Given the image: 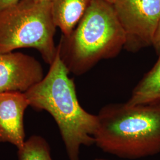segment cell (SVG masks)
<instances>
[{
  "label": "cell",
  "mask_w": 160,
  "mask_h": 160,
  "mask_svg": "<svg viewBox=\"0 0 160 160\" xmlns=\"http://www.w3.org/2000/svg\"><path fill=\"white\" fill-rule=\"evenodd\" d=\"M48 74L24 92L30 106L45 110L54 119L60 132L69 160H80L82 146L94 145L98 127L97 115L87 112L81 106L74 80L57 53Z\"/></svg>",
  "instance_id": "cell-1"
},
{
  "label": "cell",
  "mask_w": 160,
  "mask_h": 160,
  "mask_svg": "<svg viewBox=\"0 0 160 160\" xmlns=\"http://www.w3.org/2000/svg\"><path fill=\"white\" fill-rule=\"evenodd\" d=\"M97 115L94 145L103 152L130 160L160 152V103L110 104Z\"/></svg>",
  "instance_id": "cell-2"
},
{
  "label": "cell",
  "mask_w": 160,
  "mask_h": 160,
  "mask_svg": "<svg viewBox=\"0 0 160 160\" xmlns=\"http://www.w3.org/2000/svg\"><path fill=\"white\" fill-rule=\"evenodd\" d=\"M126 36L113 5L92 0L71 33L58 46L69 72L81 75L104 59L116 57L125 47Z\"/></svg>",
  "instance_id": "cell-3"
},
{
  "label": "cell",
  "mask_w": 160,
  "mask_h": 160,
  "mask_svg": "<svg viewBox=\"0 0 160 160\" xmlns=\"http://www.w3.org/2000/svg\"><path fill=\"white\" fill-rule=\"evenodd\" d=\"M49 0H22L0 12V53L34 48L51 65L57 53Z\"/></svg>",
  "instance_id": "cell-4"
},
{
  "label": "cell",
  "mask_w": 160,
  "mask_h": 160,
  "mask_svg": "<svg viewBox=\"0 0 160 160\" xmlns=\"http://www.w3.org/2000/svg\"><path fill=\"white\" fill-rule=\"evenodd\" d=\"M113 5L125 34L126 49L136 51L152 45L160 21V0H116Z\"/></svg>",
  "instance_id": "cell-5"
},
{
  "label": "cell",
  "mask_w": 160,
  "mask_h": 160,
  "mask_svg": "<svg viewBox=\"0 0 160 160\" xmlns=\"http://www.w3.org/2000/svg\"><path fill=\"white\" fill-rule=\"evenodd\" d=\"M43 77V68L34 58L20 52L0 53V94L26 92Z\"/></svg>",
  "instance_id": "cell-6"
},
{
  "label": "cell",
  "mask_w": 160,
  "mask_h": 160,
  "mask_svg": "<svg viewBox=\"0 0 160 160\" xmlns=\"http://www.w3.org/2000/svg\"><path fill=\"white\" fill-rule=\"evenodd\" d=\"M30 106L24 92L0 94V142H8L21 148L25 142L24 114Z\"/></svg>",
  "instance_id": "cell-7"
},
{
  "label": "cell",
  "mask_w": 160,
  "mask_h": 160,
  "mask_svg": "<svg viewBox=\"0 0 160 160\" xmlns=\"http://www.w3.org/2000/svg\"><path fill=\"white\" fill-rule=\"evenodd\" d=\"M92 0H49L56 26L64 36L73 31L84 14Z\"/></svg>",
  "instance_id": "cell-8"
},
{
  "label": "cell",
  "mask_w": 160,
  "mask_h": 160,
  "mask_svg": "<svg viewBox=\"0 0 160 160\" xmlns=\"http://www.w3.org/2000/svg\"><path fill=\"white\" fill-rule=\"evenodd\" d=\"M126 103L131 106L160 103V52L154 66L134 88Z\"/></svg>",
  "instance_id": "cell-9"
},
{
  "label": "cell",
  "mask_w": 160,
  "mask_h": 160,
  "mask_svg": "<svg viewBox=\"0 0 160 160\" xmlns=\"http://www.w3.org/2000/svg\"><path fill=\"white\" fill-rule=\"evenodd\" d=\"M19 160H53L49 145L43 138L33 135L18 149Z\"/></svg>",
  "instance_id": "cell-10"
},
{
  "label": "cell",
  "mask_w": 160,
  "mask_h": 160,
  "mask_svg": "<svg viewBox=\"0 0 160 160\" xmlns=\"http://www.w3.org/2000/svg\"><path fill=\"white\" fill-rule=\"evenodd\" d=\"M22 0H0V12L18 3Z\"/></svg>",
  "instance_id": "cell-11"
},
{
  "label": "cell",
  "mask_w": 160,
  "mask_h": 160,
  "mask_svg": "<svg viewBox=\"0 0 160 160\" xmlns=\"http://www.w3.org/2000/svg\"><path fill=\"white\" fill-rule=\"evenodd\" d=\"M152 46L154 47L156 51L159 53L160 52V21L155 35Z\"/></svg>",
  "instance_id": "cell-12"
},
{
  "label": "cell",
  "mask_w": 160,
  "mask_h": 160,
  "mask_svg": "<svg viewBox=\"0 0 160 160\" xmlns=\"http://www.w3.org/2000/svg\"><path fill=\"white\" fill-rule=\"evenodd\" d=\"M104 1H106L110 3V4H113L114 2H116V0H104Z\"/></svg>",
  "instance_id": "cell-13"
},
{
  "label": "cell",
  "mask_w": 160,
  "mask_h": 160,
  "mask_svg": "<svg viewBox=\"0 0 160 160\" xmlns=\"http://www.w3.org/2000/svg\"><path fill=\"white\" fill-rule=\"evenodd\" d=\"M108 160V159H104V158H96L95 160Z\"/></svg>",
  "instance_id": "cell-14"
},
{
  "label": "cell",
  "mask_w": 160,
  "mask_h": 160,
  "mask_svg": "<svg viewBox=\"0 0 160 160\" xmlns=\"http://www.w3.org/2000/svg\"><path fill=\"white\" fill-rule=\"evenodd\" d=\"M36 1H47V0H36Z\"/></svg>",
  "instance_id": "cell-15"
}]
</instances>
